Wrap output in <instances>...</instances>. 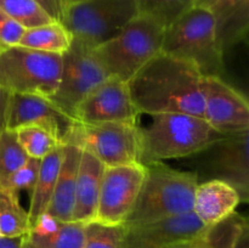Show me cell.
I'll return each mask as SVG.
<instances>
[{
	"label": "cell",
	"mask_w": 249,
	"mask_h": 248,
	"mask_svg": "<svg viewBox=\"0 0 249 248\" xmlns=\"http://www.w3.org/2000/svg\"><path fill=\"white\" fill-rule=\"evenodd\" d=\"M203 80L194 65L160 53L129 80L128 87L139 114L203 117Z\"/></svg>",
	"instance_id": "1"
},
{
	"label": "cell",
	"mask_w": 249,
	"mask_h": 248,
	"mask_svg": "<svg viewBox=\"0 0 249 248\" xmlns=\"http://www.w3.org/2000/svg\"><path fill=\"white\" fill-rule=\"evenodd\" d=\"M203 117L185 113H160L140 128V162L146 165L165 159L185 158L204 150L223 138Z\"/></svg>",
	"instance_id": "2"
},
{
	"label": "cell",
	"mask_w": 249,
	"mask_h": 248,
	"mask_svg": "<svg viewBox=\"0 0 249 248\" xmlns=\"http://www.w3.org/2000/svg\"><path fill=\"white\" fill-rule=\"evenodd\" d=\"M139 197L124 225L147 223L192 212L198 177L163 162L146 164Z\"/></svg>",
	"instance_id": "3"
},
{
	"label": "cell",
	"mask_w": 249,
	"mask_h": 248,
	"mask_svg": "<svg viewBox=\"0 0 249 248\" xmlns=\"http://www.w3.org/2000/svg\"><path fill=\"white\" fill-rule=\"evenodd\" d=\"M160 53L191 63L203 77H221L225 72L214 17L203 7H191L164 29Z\"/></svg>",
	"instance_id": "4"
},
{
	"label": "cell",
	"mask_w": 249,
	"mask_h": 248,
	"mask_svg": "<svg viewBox=\"0 0 249 248\" xmlns=\"http://www.w3.org/2000/svg\"><path fill=\"white\" fill-rule=\"evenodd\" d=\"M164 27L151 17H134L108 40L92 48L109 78L128 83L160 53Z\"/></svg>",
	"instance_id": "5"
},
{
	"label": "cell",
	"mask_w": 249,
	"mask_h": 248,
	"mask_svg": "<svg viewBox=\"0 0 249 248\" xmlns=\"http://www.w3.org/2000/svg\"><path fill=\"white\" fill-rule=\"evenodd\" d=\"M62 55L23 46L0 50V88L10 94L51 99L60 82Z\"/></svg>",
	"instance_id": "6"
},
{
	"label": "cell",
	"mask_w": 249,
	"mask_h": 248,
	"mask_svg": "<svg viewBox=\"0 0 249 248\" xmlns=\"http://www.w3.org/2000/svg\"><path fill=\"white\" fill-rule=\"evenodd\" d=\"M138 15L135 0H80L63 11L62 23L73 38L95 48Z\"/></svg>",
	"instance_id": "7"
},
{
	"label": "cell",
	"mask_w": 249,
	"mask_h": 248,
	"mask_svg": "<svg viewBox=\"0 0 249 248\" xmlns=\"http://www.w3.org/2000/svg\"><path fill=\"white\" fill-rule=\"evenodd\" d=\"M198 182L223 180L238 191L241 201L249 199V130L224 135L204 150L190 156Z\"/></svg>",
	"instance_id": "8"
},
{
	"label": "cell",
	"mask_w": 249,
	"mask_h": 248,
	"mask_svg": "<svg viewBox=\"0 0 249 248\" xmlns=\"http://www.w3.org/2000/svg\"><path fill=\"white\" fill-rule=\"evenodd\" d=\"M66 143L79 146L105 167L141 163L138 123L83 124L77 122Z\"/></svg>",
	"instance_id": "9"
},
{
	"label": "cell",
	"mask_w": 249,
	"mask_h": 248,
	"mask_svg": "<svg viewBox=\"0 0 249 248\" xmlns=\"http://www.w3.org/2000/svg\"><path fill=\"white\" fill-rule=\"evenodd\" d=\"M108 78L92 48L73 38L70 49L62 55L60 82L50 100L74 117L78 105Z\"/></svg>",
	"instance_id": "10"
},
{
	"label": "cell",
	"mask_w": 249,
	"mask_h": 248,
	"mask_svg": "<svg viewBox=\"0 0 249 248\" xmlns=\"http://www.w3.org/2000/svg\"><path fill=\"white\" fill-rule=\"evenodd\" d=\"M145 173L141 163L105 167L95 221L124 225L136 203Z\"/></svg>",
	"instance_id": "11"
},
{
	"label": "cell",
	"mask_w": 249,
	"mask_h": 248,
	"mask_svg": "<svg viewBox=\"0 0 249 248\" xmlns=\"http://www.w3.org/2000/svg\"><path fill=\"white\" fill-rule=\"evenodd\" d=\"M203 118L223 135L249 130V104L242 92L223 77H204Z\"/></svg>",
	"instance_id": "12"
},
{
	"label": "cell",
	"mask_w": 249,
	"mask_h": 248,
	"mask_svg": "<svg viewBox=\"0 0 249 248\" xmlns=\"http://www.w3.org/2000/svg\"><path fill=\"white\" fill-rule=\"evenodd\" d=\"M83 124L136 123L140 116L131 100L128 83L108 78L92 90L74 111Z\"/></svg>",
	"instance_id": "13"
},
{
	"label": "cell",
	"mask_w": 249,
	"mask_h": 248,
	"mask_svg": "<svg viewBox=\"0 0 249 248\" xmlns=\"http://www.w3.org/2000/svg\"><path fill=\"white\" fill-rule=\"evenodd\" d=\"M123 248H174L206 231L194 212L125 226Z\"/></svg>",
	"instance_id": "14"
},
{
	"label": "cell",
	"mask_w": 249,
	"mask_h": 248,
	"mask_svg": "<svg viewBox=\"0 0 249 248\" xmlns=\"http://www.w3.org/2000/svg\"><path fill=\"white\" fill-rule=\"evenodd\" d=\"M7 129L36 125L53 134L60 143H66L77 124L74 117L61 109L50 99L39 95L10 94L7 104Z\"/></svg>",
	"instance_id": "15"
},
{
	"label": "cell",
	"mask_w": 249,
	"mask_h": 248,
	"mask_svg": "<svg viewBox=\"0 0 249 248\" xmlns=\"http://www.w3.org/2000/svg\"><path fill=\"white\" fill-rule=\"evenodd\" d=\"M241 202L240 194L232 185L211 179L197 184L192 212L204 226L209 228L235 213Z\"/></svg>",
	"instance_id": "16"
},
{
	"label": "cell",
	"mask_w": 249,
	"mask_h": 248,
	"mask_svg": "<svg viewBox=\"0 0 249 248\" xmlns=\"http://www.w3.org/2000/svg\"><path fill=\"white\" fill-rule=\"evenodd\" d=\"M82 148L72 143L63 145V155L60 170L56 179L55 189L45 215L61 223L72 221L75 199L78 168H79Z\"/></svg>",
	"instance_id": "17"
},
{
	"label": "cell",
	"mask_w": 249,
	"mask_h": 248,
	"mask_svg": "<svg viewBox=\"0 0 249 248\" xmlns=\"http://www.w3.org/2000/svg\"><path fill=\"white\" fill-rule=\"evenodd\" d=\"M104 169L105 165L99 159L83 151L78 168L72 221L88 224L95 220Z\"/></svg>",
	"instance_id": "18"
},
{
	"label": "cell",
	"mask_w": 249,
	"mask_h": 248,
	"mask_svg": "<svg viewBox=\"0 0 249 248\" xmlns=\"http://www.w3.org/2000/svg\"><path fill=\"white\" fill-rule=\"evenodd\" d=\"M221 50L246 40L249 31V0H221L211 10Z\"/></svg>",
	"instance_id": "19"
},
{
	"label": "cell",
	"mask_w": 249,
	"mask_h": 248,
	"mask_svg": "<svg viewBox=\"0 0 249 248\" xmlns=\"http://www.w3.org/2000/svg\"><path fill=\"white\" fill-rule=\"evenodd\" d=\"M24 237L39 248H83L85 224L77 221L61 223L43 215Z\"/></svg>",
	"instance_id": "20"
},
{
	"label": "cell",
	"mask_w": 249,
	"mask_h": 248,
	"mask_svg": "<svg viewBox=\"0 0 249 248\" xmlns=\"http://www.w3.org/2000/svg\"><path fill=\"white\" fill-rule=\"evenodd\" d=\"M62 155L63 145H58L49 155L40 159L39 174L31 194V204L28 209L29 230L38 224L41 216L45 215L55 189Z\"/></svg>",
	"instance_id": "21"
},
{
	"label": "cell",
	"mask_w": 249,
	"mask_h": 248,
	"mask_svg": "<svg viewBox=\"0 0 249 248\" xmlns=\"http://www.w3.org/2000/svg\"><path fill=\"white\" fill-rule=\"evenodd\" d=\"M73 35L60 21L26 29L18 46L49 53L63 55L72 44Z\"/></svg>",
	"instance_id": "22"
},
{
	"label": "cell",
	"mask_w": 249,
	"mask_h": 248,
	"mask_svg": "<svg viewBox=\"0 0 249 248\" xmlns=\"http://www.w3.org/2000/svg\"><path fill=\"white\" fill-rule=\"evenodd\" d=\"M29 232L28 211L22 207L18 192L0 187V235L24 237Z\"/></svg>",
	"instance_id": "23"
},
{
	"label": "cell",
	"mask_w": 249,
	"mask_h": 248,
	"mask_svg": "<svg viewBox=\"0 0 249 248\" xmlns=\"http://www.w3.org/2000/svg\"><path fill=\"white\" fill-rule=\"evenodd\" d=\"M28 155L19 145L15 130L5 129L0 134V187L6 189L12 175L27 162Z\"/></svg>",
	"instance_id": "24"
},
{
	"label": "cell",
	"mask_w": 249,
	"mask_h": 248,
	"mask_svg": "<svg viewBox=\"0 0 249 248\" xmlns=\"http://www.w3.org/2000/svg\"><path fill=\"white\" fill-rule=\"evenodd\" d=\"M140 15L152 19L167 28L182 14L195 6L196 0H135Z\"/></svg>",
	"instance_id": "25"
},
{
	"label": "cell",
	"mask_w": 249,
	"mask_h": 248,
	"mask_svg": "<svg viewBox=\"0 0 249 248\" xmlns=\"http://www.w3.org/2000/svg\"><path fill=\"white\" fill-rule=\"evenodd\" d=\"M247 228V219L235 212L220 223L207 228L204 232L207 248H233L237 238Z\"/></svg>",
	"instance_id": "26"
},
{
	"label": "cell",
	"mask_w": 249,
	"mask_h": 248,
	"mask_svg": "<svg viewBox=\"0 0 249 248\" xmlns=\"http://www.w3.org/2000/svg\"><path fill=\"white\" fill-rule=\"evenodd\" d=\"M15 133L24 152L32 158L41 159L58 145H62L53 134L40 126L23 125L15 129Z\"/></svg>",
	"instance_id": "27"
},
{
	"label": "cell",
	"mask_w": 249,
	"mask_h": 248,
	"mask_svg": "<svg viewBox=\"0 0 249 248\" xmlns=\"http://www.w3.org/2000/svg\"><path fill=\"white\" fill-rule=\"evenodd\" d=\"M0 10L27 29L55 21L36 0H0Z\"/></svg>",
	"instance_id": "28"
},
{
	"label": "cell",
	"mask_w": 249,
	"mask_h": 248,
	"mask_svg": "<svg viewBox=\"0 0 249 248\" xmlns=\"http://www.w3.org/2000/svg\"><path fill=\"white\" fill-rule=\"evenodd\" d=\"M124 225H107L91 221L85 224L83 248H123Z\"/></svg>",
	"instance_id": "29"
},
{
	"label": "cell",
	"mask_w": 249,
	"mask_h": 248,
	"mask_svg": "<svg viewBox=\"0 0 249 248\" xmlns=\"http://www.w3.org/2000/svg\"><path fill=\"white\" fill-rule=\"evenodd\" d=\"M39 168H40V159L29 157L27 162L12 175L6 189L15 192L27 190L29 194H32L39 174Z\"/></svg>",
	"instance_id": "30"
},
{
	"label": "cell",
	"mask_w": 249,
	"mask_h": 248,
	"mask_svg": "<svg viewBox=\"0 0 249 248\" xmlns=\"http://www.w3.org/2000/svg\"><path fill=\"white\" fill-rule=\"evenodd\" d=\"M26 29L16 19L0 10V50L18 45Z\"/></svg>",
	"instance_id": "31"
},
{
	"label": "cell",
	"mask_w": 249,
	"mask_h": 248,
	"mask_svg": "<svg viewBox=\"0 0 249 248\" xmlns=\"http://www.w3.org/2000/svg\"><path fill=\"white\" fill-rule=\"evenodd\" d=\"M41 7L46 11V14L55 21L62 22L63 10L61 0H36Z\"/></svg>",
	"instance_id": "32"
},
{
	"label": "cell",
	"mask_w": 249,
	"mask_h": 248,
	"mask_svg": "<svg viewBox=\"0 0 249 248\" xmlns=\"http://www.w3.org/2000/svg\"><path fill=\"white\" fill-rule=\"evenodd\" d=\"M10 92L0 88V134L7 129V104H9Z\"/></svg>",
	"instance_id": "33"
},
{
	"label": "cell",
	"mask_w": 249,
	"mask_h": 248,
	"mask_svg": "<svg viewBox=\"0 0 249 248\" xmlns=\"http://www.w3.org/2000/svg\"><path fill=\"white\" fill-rule=\"evenodd\" d=\"M24 237H1L0 238V248H21Z\"/></svg>",
	"instance_id": "34"
},
{
	"label": "cell",
	"mask_w": 249,
	"mask_h": 248,
	"mask_svg": "<svg viewBox=\"0 0 249 248\" xmlns=\"http://www.w3.org/2000/svg\"><path fill=\"white\" fill-rule=\"evenodd\" d=\"M204 232H206V231H204ZM204 232L202 233L201 236H198L197 238H195V240L189 241V242L186 243H182V245L177 246V247L174 248H207L206 240H204Z\"/></svg>",
	"instance_id": "35"
},
{
	"label": "cell",
	"mask_w": 249,
	"mask_h": 248,
	"mask_svg": "<svg viewBox=\"0 0 249 248\" xmlns=\"http://www.w3.org/2000/svg\"><path fill=\"white\" fill-rule=\"evenodd\" d=\"M233 248H249V230L248 228L246 230H243V232L241 233L240 237L237 238L235 243V247Z\"/></svg>",
	"instance_id": "36"
},
{
	"label": "cell",
	"mask_w": 249,
	"mask_h": 248,
	"mask_svg": "<svg viewBox=\"0 0 249 248\" xmlns=\"http://www.w3.org/2000/svg\"><path fill=\"white\" fill-rule=\"evenodd\" d=\"M221 0H196V1H195V6L203 7V9L211 11V10Z\"/></svg>",
	"instance_id": "37"
},
{
	"label": "cell",
	"mask_w": 249,
	"mask_h": 248,
	"mask_svg": "<svg viewBox=\"0 0 249 248\" xmlns=\"http://www.w3.org/2000/svg\"><path fill=\"white\" fill-rule=\"evenodd\" d=\"M78 1H80V0H61V4H62V10L65 11L68 6H71V5L75 4V2H78Z\"/></svg>",
	"instance_id": "38"
},
{
	"label": "cell",
	"mask_w": 249,
	"mask_h": 248,
	"mask_svg": "<svg viewBox=\"0 0 249 248\" xmlns=\"http://www.w3.org/2000/svg\"><path fill=\"white\" fill-rule=\"evenodd\" d=\"M21 248H39V247H36L34 245H32L31 242H28V241L26 240V237L23 238V242H22V246Z\"/></svg>",
	"instance_id": "39"
},
{
	"label": "cell",
	"mask_w": 249,
	"mask_h": 248,
	"mask_svg": "<svg viewBox=\"0 0 249 248\" xmlns=\"http://www.w3.org/2000/svg\"><path fill=\"white\" fill-rule=\"evenodd\" d=\"M0 238H1V235H0Z\"/></svg>",
	"instance_id": "40"
}]
</instances>
